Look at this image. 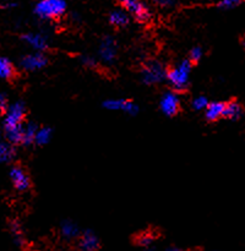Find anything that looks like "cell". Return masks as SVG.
<instances>
[{
  "instance_id": "cell-1",
  "label": "cell",
  "mask_w": 245,
  "mask_h": 251,
  "mask_svg": "<svg viewBox=\"0 0 245 251\" xmlns=\"http://www.w3.org/2000/svg\"><path fill=\"white\" fill-rule=\"evenodd\" d=\"M191 69H193V64L189 59H183L175 66L167 69L166 81L172 87V91L178 93L188 88Z\"/></svg>"
},
{
  "instance_id": "cell-2",
  "label": "cell",
  "mask_w": 245,
  "mask_h": 251,
  "mask_svg": "<svg viewBox=\"0 0 245 251\" xmlns=\"http://www.w3.org/2000/svg\"><path fill=\"white\" fill-rule=\"evenodd\" d=\"M68 10V4L63 0H43L34 5L33 12L42 20H56Z\"/></svg>"
},
{
  "instance_id": "cell-3",
  "label": "cell",
  "mask_w": 245,
  "mask_h": 251,
  "mask_svg": "<svg viewBox=\"0 0 245 251\" xmlns=\"http://www.w3.org/2000/svg\"><path fill=\"white\" fill-rule=\"evenodd\" d=\"M167 69L159 60H149L141 70V80L145 85L154 86L166 81Z\"/></svg>"
},
{
  "instance_id": "cell-4",
  "label": "cell",
  "mask_w": 245,
  "mask_h": 251,
  "mask_svg": "<svg viewBox=\"0 0 245 251\" xmlns=\"http://www.w3.org/2000/svg\"><path fill=\"white\" fill-rule=\"evenodd\" d=\"M26 113V104L22 100H16V102L9 104L6 112L4 113L5 118L2 122V130L22 126L24 124Z\"/></svg>"
},
{
  "instance_id": "cell-5",
  "label": "cell",
  "mask_w": 245,
  "mask_h": 251,
  "mask_svg": "<svg viewBox=\"0 0 245 251\" xmlns=\"http://www.w3.org/2000/svg\"><path fill=\"white\" fill-rule=\"evenodd\" d=\"M159 109L166 117H175L180 112V100L178 93L172 90L166 91L159 100Z\"/></svg>"
},
{
  "instance_id": "cell-6",
  "label": "cell",
  "mask_w": 245,
  "mask_h": 251,
  "mask_svg": "<svg viewBox=\"0 0 245 251\" xmlns=\"http://www.w3.org/2000/svg\"><path fill=\"white\" fill-rule=\"evenodd\" d=\"M118 55L117 41L112 36H104L100 39L99 47H98V56L99 60L104 64H113Z\"/></svg>"
},
{
  "instance_id": "cell-7",
  "label": "cell",
  "mask_w": 245,
  "mask_h": 251,
  "mask_svg": "<svg viewBox=\"0 0 245 251\" xmlns=\"http://www.w3.org/2000/svg\"><path fill=\"white\" fill-rule=\"evenodd\" d=\"M122 9L127 12L129 16H132L139 22H147L151 17V11L147 7L146 4L141 1H135V0H125L120 2Z\"/></svg>"
},
{
  "instance_id": "cell-8",
  "label": "cell",
  "mask_w": 245,
  "mask_h": 251,
  "mask_svg": "<svg viewBox=\"0 0 245 251\" xmlns=\"http://www.w3.org/2000/svg\"><path fill=\"white\" fill-rule=\"evenodd\" d=\"M9 178L15 190L20 191V193H24L31 188V178H29L28 173L24 167L19 166V164L11 167L9 172Z\"/></svg>"
},
{
  "instance_id": "cell-9",
  "label": "cell",
  "mask_w": 245,
  "mask_h": 251,
  "mask_svg": "<svg viewBox=\"0 0 245 251\" xmlns=\"http://www.w3.org/2000/svg\"><path fill=\"white\" fill-rule=\"evenodd\" d=\"M103 108L113 112H124L129 115H136L140 108L134 100H124V98H110L103 102Z\"/></svg>"
},
{
  "instance_id": "cell-10",
  "label": "cell",
  "mask_w": 245,
  "mask_h": 251,
  "mask_svg": "<svg viewBox=\"0 0 245 251\" xmlns=\"http://www.w3.org/2000/svg\"><path fill=\"white\" fill-rule=\"evenodd\" d=\"M47 64H48V58L43 53H39V51L27 54V55L22 56L21 60H20L21 68L26 71H31V73L46 68Z\"/></svg>"
},
{
  "instance_id": "cell-11",
  "label": "cell",
  "mask_w": 245,
  "mask_h": 251,
  "mask_svg": "<svg viewBox=\"0 0 245 251\" xmlns=\"http://www.w3.org/2000/svg\"><path fill=\"white\" fill-rule=\"evenodd\" d=\"M21 39L27 44V46L31 47V48L34 49L36 51H39V53H43V51L47 50L49 47L48 38H47L46 36H43L42 33L28 32V33L22 34Z\"/></svg>"
},
{
  "instance_id": "cell-12",
  "label": "cell",
  "mask_w": 245,
  "mask_h": 251,
  "mask_svg": "<svg viewBox=\"0 0 245 251\" xmlns=\"http://www.w3.org/2000/svg\"><path fill=\"white\" fill-rule=\"evenodd\" d=\"M78 247L82 251H97L100 248V243L97 235L88 229L78 237Z\"/></svg>"
},
{
  "instance_id": "cell-13",
  "label": "cell",
  "mask_w": 245,
  "mask_h": 251,
  "mask_svg": "<svg viewBox=\"0 0 245 251\" xmlns=\"http://www.w3.org/2000/svg\"><path fill=\"white\" fill-rule=\"evenodd\" d=\"M225 103L223 102H210L205 109V118L207 122H217L220 118H224Z\"/></svg>"
},
{
  "instance_id": "cell-14",
  "label": "cell",
  "mask_w": 245,
  "mask_h": 251,
  "mask_svg": "<svg viewBox=\"0 0 245 251\" xmlns=\"http://www.w3.org/2000/svg\"><path fill=\"white\" fill-rule=\"evenodd\" d=\"M130 22V16L124 9H114L109 14V24L117 28L126 27Z\"/></svg>"
},
{
  "instance_id": "cell-15",
  "label": "cell",
  "mask_w": 245,
  "mask_h": 251,
  "mask_svg": "<svg viewBox=\"0 0 245 251\" xmlns=\"http://www.w3.org/2000/svg\"><path fill=\"white\" fill-rule=\"evenodd\" d=\"M60 234L64 239L73 240L81 235L80 228L73 221H64L60 226Z\"/></svg>"
},
{
  "instance_id": "cell-16",
  "label": "cell",
  "mask_w": 245,
  "mask_h": 251,
  "mask_svg": "<svg viewBox=\"0 0 245 251\" xmlns=\"http://www.w3.org/2000/svg\"><path fill=\"white\" fill-rule=\"evenodd\" d=\"M15 156H16L15 146L10 145L4 137L0 139V163H9L14 161Z\"/></svg>"
},
{
  "instance_id": "cell-17",
  "label": "cell",
  "mask_w": 245,
  "mask_h": 251,
  "mask_svg": "<svg viewBox=\"0 0 245 251\" xmlns=\"http://www.w3.org/2000/svg\"><path fill=\"white\" fill-rule=\"evenodd\" d=\"M243 113H244V109H243L242 104L237 100H230V102L225 103L224 118H227V119L239 120L243 117Z\"/></svg>"
},
{
  "instance_id": "cell-18",
  "label": "cell",
  "mask_w": 245,
  "mask_h": 251,
  "mask_svg": "<svg viewBox=\"0 0 245 251\" xmlns=\"http://www.w3.org/2000/svg\"><path fill=\"white\" fill-rule=\"evenodd\" d=\"M38 125L34 122H28L24 124V136H22V145L31 146L34 144V136L38 130Z\"/></svg>"
},
{
  "instance_id": "cell-19",
  "label": "cell",
  "mask_w": 245,
  "mask_h": 251,
  "mask_svg": "<svg viewBox=\"0 0 245 251\" xmlns=\"http://www.w3.org/2000/svg\"><path fill=\"white\" fill-rule=\"evenodd\" d=\"M10 233L12 235V239H14L15 244L17 247H22L24 244V229H22L21 223L17 220H12L9 225Z\"/></svg>"
},
{
  "instance_id": "cell-20",
  "label": "cell",
  "mask_w": 245,
  "mask_h": 251,
  "mask_svg": "<svg viewBox=\"0 0 245 251\" xmlns=\"http://www.w3.org/2000/svg\"><path fill=\"white\" fill-rule=\"evenodd\" d=\"M16 74L14 64L10 61V59L5 58V56H0V78L4 80H10Z\"/></svg>"
},
{
  "instance_id": "cell-21",
  "label": "cell",
  "mask_w": 245,
  "mask_h": 251,
  "mask_svg": "<svg viewBox=\"0 0 245 251\" xmlns=\"http://www.w3.org/2000/svg\"><path fill=\"white\" fill-rule=\"evenodd\" d=\"M53 136V130L49 126H39L37 130V134L34 136V144L38 146H46L50 142Z\"/></svg>"
},
{
  "instance_id": "cell-22",
  "label": "cell",
  "mask_w": 245,
  "mask_h": 251,
  "mask_svg": "<svg viewBox=\"0 0 245 251\" xmlns=\"http://www.w3.org/2000/svg\"><path fill=\"white\" fill-rule=\"evenodd\" d=\"M156 239L157 233H154L153 230H145V232H141L140 234H137L136 237H135V243H136L139 247L149 248L153 244V242Z\"/></svg>"
},
{
  "instance_id": "cell-23",
  "label": "cell",
  "mask_w": 245,
  "mask_h": 251,
  "mask_svg": "<svg viewBox=\"0 0 245 251\" xmlns=\"http://www.w3.org/2000/svg\"><path fill=\"white\" fill-rule=\"evenodd\" d=\"M208 103L210 102H208L207 97H205V96H197V97H195L193 100L191 105H193L194 110H197V112H200V110H205L206 108H207Z\"/></svg>"
},
{
  "instance_id": "cell-24",
  "label": "cell",
  "mask_w": 245,
  "mask_h": 251,
  "mask_svg": "<svg viewBox=\"0 0 245 251\" xmlns=\"http://www.w3.org/2000/svg\"><path fill=\"white\" fill-rule=\"evenodd\" d=\"M203 56V49L201 48V47H194L193 49L190 50V53H189V60L191 61V64H197L198 61L202 59Z\"/></svg>"
},
{
  "instance_id": "cell-25",
  "label": "cell",
  "mask_w": 245,
  "mask_h": 251,
  "mask_svg": "<svg viewBox=\"0 0 245 251\" xmlns=\"http://www.w3.org/2000/svg\"><path fill=\"white\" fill-rule=\"evenodd\" d=\"M240 4H242V1H238V0H225V1L218 2L216 6L220 7V9H223V10H230V9H234V7L239 6Z\"/></svg>"
},
{
  "instance_id": "cell-26",
  "label": "cell",
  "mask_w": 245,
  "mask_h": 251,
  "mask_svg": "<svg viewBox=\"0 0 245 251\" xmlns=\"http://www.w3.org/2000/svg\"><path fill=\"white\" fill-rule=\"evenodd\" d=\"M81 63H82V65L85 66V68L87 69H92L95 68L96 65H97V60H96L93 56H90V55H82L81 56Z\"/></svg>"
},
{
  "instance_id": "cell-27",
  "label": "cell",
  "mask_w": 245,
  "mask_h": 251,
  "mask_svg": "<svg viewBox=\"0 0 245 251\" xmlns=\"http://www.w3.org/2000/svg\"><path fill=\"white\" fill-rule=\"evenodd\" d=\"M7 107H9V103H7L6 95H4V93H0V114L6 112Z\"/></svg>"
},
{
  "instance_id": "cell-28",
  "label": "cell",
  "mask_w": 245,
  "mask_h": 251,
  "mask_svg": "<svg viewBox=\"0 0 245 251\" xmlns=\"http://www.w3.org/2000/svg\"><path fill=\"white\" fill-rule=\"evenodd\" d=\"M0 6L5 10H9V9H12V7L16 6V4H15V2H4V4H1Z\"/></svg>"
},
{
  "instance_id": "cell-29",
  "label": "cell",
  "mask_w": 245,
  "mask_h": 251,
  "mask_svg": "<svg viewBox=\"0 0 245 251\" xmlns=\"http://www.w3.org/2000/svg\"><path fill=\"white\" fill-rule=\"evenodd\" d=\"M157 5H159V6H172L173 5V2L172 1H158L156 2Z\"/></svg>"
},
{
  "instance_id": "cell-30",
  "label": "cell",
  "mask_w": 245,
  "mask_h": 251,
  "mask_svg": "<svg viewBox=\"0 0 245 251\" xmlns=\"http://www.w3.org/2000/svg\"><path fill=\"white\" fill-rule=\"evenodd\" d=\"M166 251H186V250L179 249V248H168Z\"/></svg>"
},
{
  "instance_id": "cell-31",
  "label": "cell",
  "mask_w": 245,
  "mask_h": 251,
  "mask_svg": "<svg viewBox=\"0 0 245 251\" xmlns=\"http://www.w3.org/2000/svg\"><path fill=\"white\" fill-rule=\"evenodd\" d=\"M242 43H243V46H244V48H245V34L243 36V38H242Z\"/></svg>"
},
{
  "instance_id": "cell-32",
  "label": "cell",
  "mask_w": 245,
  "mask_h": 251,
  "mask_svg": "<svg viewBox=\"0 0 245 251\" xmlns=\"http://www.w3.org/2000/svg\"><path fill=\"white\" fill-rule=\"evenodd\" d=\"M145 251H154V250H152V249H147V250H145Z\"/></svg>"
}]
</instances>
